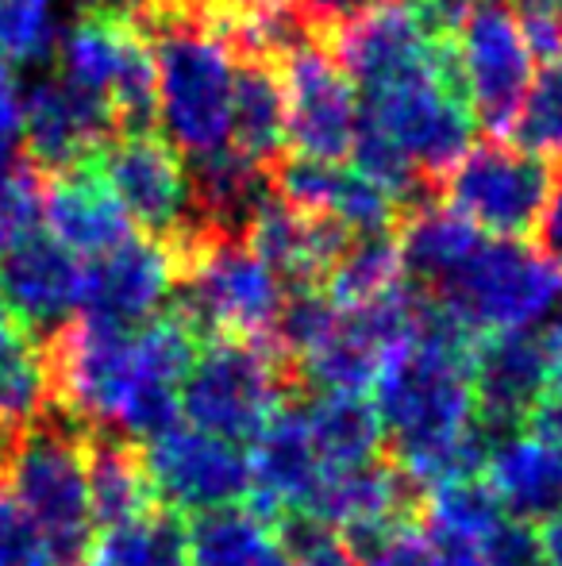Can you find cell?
Here are the masks:
<instances>
[{
  "instance_id": "1",
  "label": "cell",
  "mask_w": 562,
  "mask_h": 566,
  "mask_svg": "<svg viewBox=\"0 0 562 566\" xmlns=\"http://www.w3.org/2000/svg\"><path fill=\"white\" fill-rule=\"evenodd\" d=\"M474 343L478 336L427 297L416 332L385 355L374 378V412L390 459L421 493L458 478H478L489 462V443L470 424Z\"/></svg>"
},
{
  "instance_id": "2",
  "label": "cell",
  "mask_w": 562,
  "mask_h": 566,
  "mask_svg": "<svg viewBox=\"0 0 562 566\" xmlns=\"http://www.w3.org/2000/svg\"><path fill=\"white\" fill-rule=\"evenodd\" d=\"M162 243V239H158ZM173 262V313L209 339L271 343L274 321L282 313V274L247 247V239L212 235L185 224L166 239Z\"/></svg>"
},
{
  "instance_id": "3",
  "label": "cell",
  "mask_w": 562,
  "mask_h": 566,
  "mask_svg": "<svg viewBox=\"0 0 562 566\" xmlns=\"http://www.w3.org/2000/svg\"><path fill=\"white\" fill-rule=\"evenodd\" d=\"M155 54V124L178 155L227 147L235 54L212 23L197 15L136 20Z\"/></svg>"
},
{
  "instance_id": "4",
  "label": "cell",
  "mask_w": 562,
  "mask_h": 566,
  "mask_svg": "<svg viewBox=\"0 0 562 566\" xmlns=\"http://www.w3.org/2000/svg\"><path fill=\"white\" fill-rule=\"evenodd\" d=\"M89 428L77 424L59 405L35 424L12 432L4 443V482L12 505H20L43 532L59 566L85 563L93 547V505H89Z\"/></svg>"
},
{
  "instance_id": "5",
  "label": "cell",
  "mask_w": 562,
  "mask_h": 566,
  "mask_svg": "<svg viewBox=\"0 0 562 566\" xmlns=\"http://www.w3.org/2000/svg\"><path fill=\"white\" fill-rule=\"evenodd\" d=\"M427 297L470 336L543 328L562 313V270L524 239H494Z\"/></svg>"
},
{
  "instance_id": "6",
  "label": "cell",
  "mask_w": 562,
  "mask_h": 566,
  "mask_svg": "<svg viewBox=\"0 0 562 566\" xmlns=\"http://www.w3.org/2000/svg\"><path fill=\"white\" fill-rule=\"evenodd\" d=\"M297 389V370L271 343L209 339L181 381V417L201 432L251 443Z\"/></svg>"
},
{
  "instance_id": "7",
  "label": "cell",
  "mask_w": 562,
  "mask_h": 566,
  "mask_svg": "<svg viewBox=\"0 0 562 566\" xmlns=\"http://www.w3.org/2000/svg\"><path fill=\"white\" fill-rule=\"evenodd\" d=\"M70 85L105 101L116 132H155V54L128 12H82L54 43Z\"/></svg>"
},
{
  "instance_id": "8",
  "label": "cell",
  "mask_w": 562,
  "mask_h": 566,
  "mask_svg": "<svg viewBox=\"0 0 562 566\" xmlns=\"http://www.w3.org/2000/svg\"><path fill=\"white\" fill-rule=\"evenodd\" d=\"M362 119L385 135L409 163L416 166L424 181H439L466 150L474 147V116L466 108L463 93L447 59L413 77L390 82L374 93H362Z\"/></svg>"
},
{
  "instance_id": "9",
  "label": "cell",
  "mask_w": 562,
  "mask_h": 566,
  "mask_svg": "<svg viewBox=\"0 0 562 566\" xmlns=\"http://www.w3.org/2000/svg\"><path fill=\"white\" fill-rule=\"evenodd\" d=\"M555 170L517 143H474L439 181L435 197L478 231L497 239H524L540 224L548 197L555 193Z\"/></svg>"
},
{
  "instance_id": "10",
  "label": "cell",
  "mask_w": 562,
  "mask_h": 566,
  "mask_svg": "<svg viewBox=\"0 0 562 566\" xmlns=\"http://www.w3.org/2000/svg\"><path fill=\"white\" fill-rule=\"evenodd\" d=\"M450 66L474 124L505 139L536 74V54L505 0L474 4L450 31Z\"/></svg>"
},
{
  "instance_id": "11",
  "label": "cell",
  "mask_w": 562,
  "mask_h": 566,
  "mask_svg": "<svg viewBox=\"0 0 562 566\" xmlns=\"http://www.w3.org/2000/svg\"><path fill=\"white\" fill-rule=\"evenodd\" d=\"M285 85V113H289V150L316 163H343L351 158L359 135V90L331 54L328 39L312 35L289 46L278 59Z\"/></svg>"
},
{
  "instance_id": "12",
  "label": "cell",
  "mask_w": 562,
  "mask_h": 566,
  "mask_svg": "<svg viewBox=\"0 0 562 566\" xmlns=\"http://www.w3.org/2000/svg\"><path fill=\"white\" fill-rule=\"evenodd\" d=\"M158 509L173 516L240 505L251 493V462L243 443L173 424L139 448Z\"/></svg>"
},
{
  "instance_id": "13",
  "label": "cell",
  "mask_w": 562,
  "mask_h": 566,
  "mask_svg": "<svg viewBox=\"0 0 562 566\" xmlns=\"http://www.w3.org/2000/svg\"><path fill=\"white\" fill-rule=\"evenodd\" d=\"M555 374V336L551 324L520 332L478 336L470 355L474 420L489 448L520 432L532 405L551 389Z\"/></svg>"
},
{
  "instance_id": "14",
  "label": "cell",
  "mask_w": 562,
  "mask_h": 566,
  "mask_svg": "<svg viewBox=\"0 0 562 566\" xmlns=\"http://www.w3.org/2000/svg\"><path fill=\"white\" fill-rule=\"evenodd\" d=\"M93 158L131 228L166 243L189 224V163L158 132H116Z\"/></svg>"
},
{
  "instance_id": "15",
  "label": "cell",
  "mask_w": 562,
  "mask_h": 566,
  "mask_svg": "<svg viewBox=\"0 0 562 566\" xmlns=\"http://www.w3.org/2000/svg\"><path fill=\"white\" fill-rule=\"evenodd\" d=\"M328 46L359 97L447 59V39L432 35L409 0H390L378 12L343 23L328 35Z\"/></svg>"
},
{
  "instance_id": "16",
  "label": "cell",
  "mask_w": 562,
  "mask_h": 566,
  "mask_svg": "<svg viewBox=\"0 0 562 566\" xmlns=\"http://www.w3.org/2000/svg\"><path fill=\"white\" fill-rule=\"evenodd\" d=\"M82 277L85 262L43 228L0 251V305L28 336L43 343L77 316Z\"/></svg>"
},
{
  "instance_id": "17",
  "label": "cell",
  "mask_w": 562,
  "mask_h": 566,
  "mask_svg": "<svg viewBox=\"0 0 562 566\" xmlns=\"http://www.w3.org/2000/svg\"><path fill=\"white\" fill-rule=\"evenodd\" d=\"M23 150L43 174H62L85 166L116 135V119L105 101L70 85L62 74H39L20 93Z\"/></svg>"
},
{
  "instance_id": "18",
  "label": "cell",
  "mask_w": 562,
  "mask_h": 566,
  "mask_svg": "<svg viewBox=\"0 0 562 566\" xmlns=\"http://www.w3.org/2000/svg\"><path fill=\"white\" fill-rule=\"evenodd\" d=\"M173 297V262L158 239H124L120 247L85 262L82 308L85 321L136 332L162 313Z\"/></svg>"
},
{
  "instance_id": "19",
  "label": "cell",
  "mask_w": 562,
  "mask_h": 566,
  "mask_svg": "<svg viewBox=\"0 0 562 566\" xmlns=\"http://www.w3.org/2000/svg\"><path fill=\"white\" fill-rule=\"evenodd\" d=\"M251 509L278 524L285 513H300L324 478V462L308 436L305 405L285 401L251 440Z\"/></svg>"
},
{
  "instance_id": "20",
  "label": "cell",
  "mask_w": 562,
  "mask_h": 566,
  "mask_svg": "<svg viewBox=\"0 0 562 566\" xmlns=\"http://www.w3.org/2000/svg\"><path fill=\"white\" fill-rule=\"evenodd\" d=\"M424 493L413 485V478L393 459H370L359 467L324 470L316 482L312 497L305 501L300 513L331 524V528H351V524L370 521H405L421 516Z\"/></svg>"
},
{
  "instance_id": "21",
  "label": "cell",
  "mask_w": 562,
  "mask_h": 566,
  "mask_svg": "<svg viewBox=\"0 0 562 566\" xmlns=\"http://www.w3.org/2000/svg\"><path fill=\"white\" fill-rule=\"evenodd\" d=\"M243 239H247V247L258 259L278 270L285 285L320 282L331 270V262L343 254V247L351 243V235H347L336 220L293 209V205H285L282 197L274 193V186H271V197H266L255 217H251Z\"/></svg>"
},
{
  "instance_id": "22",
  "label": "cell",
  "mask_w": 562,
  "mask_h": 566,
  "mask_svg": "<svg viewBox=\"0 0 562 566\" xmlns=\"http://www.w3.org/2000/svg\"><path fill=\"white\" fill-rule=\"evenodd\" d=\"M43 228L82 262L131 239V220L89 163L51 174L43 189Z\"/></svg>"
},
{
  "instance_id": "23",
  "label": "cell",
  "mask_w": 562,
  "mask_h": 566,
  "mask_svg": "<svg viewBox=\"0 0 562 566\" xmlns=\"http://www.w3.org/2000/svg\"><path fill=\"white\" fill-rule=\"evenodd\" d=\"M271 197V170L220 147L189 158V224L212 235L243 239L258 205Z\"/></svg>"
},
{
  "instance_id": "24",
  "label": "cell",
  "mask_w": 562,
  "mask_h": 566,
  "mask_svg": "<svg viewBox=\"0 0 562 566\" xmlns=\"http://www.w3.org/2000/svg\"><path fill=\"white\" fill-rule=\"evenodd\" d=\"M486 470L505 516L548 524L562 513V443L520 428L489 451Z\"/></svg>"
},
{
  "instance_id": "25",
  "label": "cell",
  "mask_w": 562,
  "mask_h": 566,
  "mask_svg": "<svg viewBox=\"0 0 562 566\" xmlns=\"http://www.w3.org/2000/svg\"><path fill=\"white\" fill-rule=\"evenodd\" d=\"M397 251H401V266L405 277L424 293H435L474 251H478L486 239L481 231L463 220L455 209L439 201V197H421L413 201L397 220Z\"/></svg>"
},
{
  "instance_id": "26",
  "label": "cell",
  "mask_w": 562,
  "mask_h": 566,
  "mask_svg": "<svg viewBox=\"0 0 562 566\" xmlns=\"http://www.w3.org/2000/svg\"><path fill=\"white\" fill-rule=\"evenodd\" d=\"M227 147L240 150L263 170L285 158L289 150V113H285L282 70L271 59H235L232 90V132Z\"/></svg>"
},
{
  "instance_id": "27",
  "label": "cell",
  "mask_w": 562,
  "mask_h": 566,
  "mask_svg": "<svg viewBox=\"0 0 562 566\" xmlns=\"http://www.w3.org/2000/svg\"><path fill=\"white\" fill-rule=\"evenodd\" d=\"M85 467H89L93 524L100 532L142 521V516H150L158 509L136 443L116 440V436H93Z\"/></svg>"
},
{
  "instance_id": "28",
  "label": "cell",
  "mask_w": 562,
  "mask_h": 566,
  "mask_svg": "<svg viewBox=\"0 0 562 566\" xmlns=\"http://www.w3.org/2000/svg\"><path fill=\"white\" fill-rule=\"evenodd\" d=\"M305 417L324 470H343L370 459H382L385 432L374 412V401H367V397L320 394L305 409Z\"/></svg>"
},
{
  "instance_id": "29",
  "label": "cell",
  "mask_w": 562,
  "mask_h": 566,
  "mask_svg": "<svg viewBox=\"0 0 562 566\" xmlns=\"http://www.w3.org/2000/svg\"><path fill=\"white\" fill-rule=\"evenodd\" d=\"M54 405L43 343L0 316V432H23Z\"/></svg>"
},
{
  "instance_id": "30",
  "label": "cell",
  "mask_w": 562,
  "mask_h": 566,
  "mask_svg": "<svg viewBox=\"0 0 562 566\" xmlns=\"http://www.w3.org/2000/svg\"><path fill=\"white\" fill-rule=\"evenodd\" d=\"M274 547V524L255 509L224 505L185 521L189 566H258Z\"/></svg>"
},
{
  "instance_id": "31",
  "label": "cell",
  "mask_w": 562,
  "mask_h": 566,
  "mask_svg": "<svg viewBox=\"0 0 562 566\" xmlns=\"http://www.w3.org/2000/svg\"><path fill=\"white\" fill-rule=\"evenodd\" d=\"M405 266H401V251L393 235H359L343 247L331 270L320 277L324 293L339 313H351L370 301L385 297L397 285H405Z\"/></svg>"
},
{
  "instance_id": "32",
  "label": "cell",
  "mask_w": 562,
  "mask_h": 566,
  "mask_svg": "<svg viewBox=\"0 0 562 566\" xmlns=\"http://www.w3.org/2000/svg\"><path fill=\"white\" fill-rule=\"evenodd\" d=\"M509 139L543 163L562 158V59L543 62V70L532 74V85L512 116Z\"/></svg>"
},
{
  "instance_id": "33",
  "label": "cell",
  "mask_w": 562,
  "mask_h": 566,
  "mask_svg": "<svg viewBox=\"0 0 562 566\" xmlns=\"http://www.w3.org/2000/svg\"><path fill=\"white\" fill-rule=\"evenodd\" d=\"M501 516V501H497V493L481 478H458V482L435 485V490L424 493L421 509V521L427 528L458 532V536L470 539H481Z\"/></svg>"
},
{
  "instance_id": "34",
  "label": "cell",
  "mask_w": 562,
  "mask_h": 566,
  "mask_svg": "<svg viewBox=\"0 0 562 566\" xmlns=\"http://www.w3.org/2000/svg\"><path fill=\"white\" fill-rule=\"evenodd\" d=\"M343 544L354 566H427V532L421 516L351 524L343 528Z\"/></svg>"
},
{
  "instance_id": "35",
  "label": "cell",
  "mask_w": 562,
  "mask_h": 566,
  "mask_svg": "<svg viewBox=\"0 0 562 566\" xmlns=\"http://www.w3.org/2000/svg\"><path fill=\"white\" fill-rule=\"evenodd\" d=\"M54 0H0V59L35 66L54 54Z\"/></svg>"
},
{
  "instance_id": "36",
  "label": "cell",
  "mask_w": 562,
  "mask_h": 566,
  "mask_svg": "<svg viewBox=\"0 0 562 566\" xmlns=\"http://www.w3.org/2000/svg\"><path fill=\"white\" fill-rule=\"evenodd\" d=\"M43 170H35L28 158L0 174V251L43 231Z\"/></svg>"
},
{
  "instance_id": "37",
  "label": "cell",
  "mask_w": 562,
  "mask_h": 566,
  "mask_svg": "<svg viewBox=\"0 0 562 566\" xmlns=\"http://www.w3.org/2000/svg\"><path fill=\"white\" fill-rule=\"evenodd\" d=\"M278 552L293 566H354L351 552L343 544V532L316 521L308 513H285L278 524Z\"/></svg>"
},
{
  "instance_id": "38",
  "label": "cell",
  "mask_w": 562,
  "mask_h": 566,
  "mask_svg": "<svg viewBox=\"0 0 562 566\" xmlns=\"http://www.w3.org/2000/svg\"><path fill=\"white\" fill-rule=\"evenodd\" d=\"M478 544L486 566H548L543 532L517 516H501Z\"/></svg>"
},
{
  "instance_id": "39",
  "label": "cell",
  "mask_w": 562,
  "mask_h": 566,
  "mask_svg": "<svg viewBox=\"0 0 562 566\" xmlns=\"http://www.w3.org/2000/svg\"><path fill=\"white\" fill-rule=\"evenodd\" d=\"M0 566H59L43 532L8 497H0Z\"/></svg>"
},
{
  "instance_id": "40",
  "label": "cell",
  "mask_w": 562,
  "mask_h": 566,
  "mask_svg": "<svg viewBox=\"0 0 562 566\" xmlns=\"http://www.w3.org/2000/svg\"><path fill=\"white\" fill-rule=\"evenodd\" d=\"M517 15L536 62L562 59V0H505Z\"/></svg>"
},
{
  "instance_id": "41",
  "label": "cell",
  "mask_w": 562,
  "mask_h": 566,
  "mask_svg": "<svg viewBox=\"0 0 562 566\" xmlns=\"http://www.w3.org/2000/svg\"><path fill=\"white\" fill-rule=\"evenodd\" d=\"M293 4H297V12L305 15V23L316 35L328 39L331 31H339L343 23L378 12V8H385L390 0H293Z\"/></svg>"
},
{
  "instance_id": "42",
  "label": "cell",
  "mask_w": 562,
  "mask_h": 566,
  "mask_svg": "<svg viewBox=\"0 0 562 566\" xmlns=\"http://www.w3.org/2000/svg\"><path fill=\"white\" fill-rule=\"evenodd\" d=\"M23 163V113L20 90L12 82V70L0 74V174Z\"/></svg>"
},
{
  "instance_id": "43",
  "label": "cell",
  "mask_w": 562,
  "mask_h": 566,
  "mask_svg": "<svg viewBox=\"0 0 562 566\" xmlns=\"http://www.w3.org/2000/svg\"><path fill=\"white\" fill-rule=\"evenodd\" d=\"M424 532H427V566H486L481 563L478 539L458 536V532L427 528V524H424Z\"/></svg>"
},
{
  "instance_id": "44",
  "label": "cell",
  "mask_w": 562,
  "mask_h": 566,
  "mask_svg": "<svg viewBox=\"0 0 562 566\" xmlns=\"http://www.w3.org/2000/svg\"><path fill=\"white\" fill-rule=\"evenodd\" d=\"M536 251L551 262V266L562 270V186H555V193L548 197L540 212V224H536Z\"/></svg>"
},
{
  "instance_id": "45",
  "label": "cell",
  "mask_w": 562,
  "mask_h": 566,
  "mask_svg": "<svg viewBox=\"0 0 562 566\" xmlns=\"http://www.w3.org/2000/svg\"><path fill=\"white\" fill-rule=\"evenodd\" d=\"M543 552H548V566H562V513L551 516L548 524H543Z\"/></svg>"
},
{
  "instance_id": "46",
  "label": "cell",
  "mask_w": 562,
  "mask_h": 566,
  "mask_svg": "<svg viewBox=\"0 0 562 566\" xmlns=\"http://www.w3.org/2000/svg\"><path fill=\"white\" fill-rule=\"evenodd\" d=\"M289 4V0H216L220 15L227 12H263V8H282Z\"/></svg>"
},
{
  "instance_id": "47",
  "label": "cell",
  "mask_w": 562,
  "mask_h": 566,
  "mask_svg": "<svg viewBox=\"0 0 562 566\" xmlns=\"http://www.w3.org/2000/svg\"><path fill=\"white\" fill-rule=\"evenodd\" d=\"M551 336H555V374H551V394L562 397V313L551 321Z\"/></svg>"
},
{
  "instance_id": "48",
  "label": "cell",
  "mask_w": 562,
  "mask_h": 566,
  "mask_svg": "<svg viewBox=\"0 0 562 566\" xmlns=\"http://www.w3.org/2000/svg\"><path fill=\"white\" fill-rule=\"evenodd\" d=\"M258 566H293V563L285 559V555L278 552V547H271V552H266L263 559H258Z\"/></svg>"
},
{
  "instance_id": "49",
  "label": "cell",
  "mask_w": 562,
  "mask_h": 566,
  "mask_svg": "<svg viewBox=\"0 0 562 566\" xmlns=\"http://www.w3.org/2000/svg\"><path fill=\"white\" fill-rule=\"evenodd\" d=\"M8 70H12V66H8V62H4V59H0V74H8Z\"/></svg>"
},
{
  "instance_id": "50",
  "label": "cell",
  "mask_w": 562,
  "mask_h": 566,
  "mask_svg": "<svg viewBox=\"0 0 562 566\" xmlns=\"http://www.w3.org/2000/svg\"><path fill=\"white\" fill-rule=\"evenodd\" d=\"M0 482H4V467H0Z\"/></svg>"
},
{
  "instance_id": "51",
  "label": "cell",
  "mask_w": 562,
  "mask_h": 566,
  "mask_svg": "<svg viewBox=\"0 0 562 566\" xmlns=\"http://www.w3.org/2000/svg\"><path fill=\"white\" fill-rule=\"evenodd\" d=\"M0 316H8V313H4V305H0Z\"/></svg>"
}]
</instances>
